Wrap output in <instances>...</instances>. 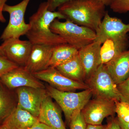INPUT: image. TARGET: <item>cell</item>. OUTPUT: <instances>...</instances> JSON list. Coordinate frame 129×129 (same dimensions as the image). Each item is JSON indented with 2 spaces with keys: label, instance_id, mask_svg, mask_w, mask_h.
<instances>
[{
  "label": "cell",
  "instance_id": "6da1fadb",
  "mask_svg": "<svg viewBox=\"0 0 129 129\" xmlns=\"http://www.w3.org/2000/svg\"><path fill=\"white\" fill-rule=\"evenodd\" d=\"M56 19H65L60 12L51 11L48 9L47 2L41 3L37 11L29 18L30 28L26 35L32 44H43L55 46L67 42L50 29L51 24Z\"/></svg>",
  "mask_w": 129,
  "mask_h": 129
},
{
  "label": "cell",
  "instance_id": "7a4b0ae2",
  "mask_svg": "<svg viewBox=\"0 0 129 129\" xmlns=\"http://www.w3.org/2000/svg\"><path fill=\"white\" fill-rule=\"evenodd\" d=\"M105 6L98 0H73L61 5L57 11L66 19L96 32L106 13Z\"/></svg>",
  "mask_w": 129,
  "mask_h": 129
},
{
  "label": "cell",
  "instance_id": "3957f363",
  "mask_svg": "<svg viewBox=\"0 0 129 129\" xmlns=\"http://www.w3.org/2000/svg\"><path fill=\"white\" fill-rule=\"evenodd\" d=\"M66 20L62 22L56 19L51 24L50 28L52 32L60 36L67 44L79 50L95 39L96 34L94 30L78 25L69 19Z\"/></svg>",
  "mask_w": 129,
  "mask_h": 129
},
{
  "label": "cell",
  "instance_id": "277c9868",
  "mask_svg": "<svg viewBox=\"0 0 129 129\" xmlns=\"http://www.w3.org/2000/svg\"><path fill=\"white\" fill-rule=\"evenodd\" d=\"M46 89L49 96L60 106L69 124L74 114L82 111L92 96L89 88L79 92L60 91L49 85L46 86Z\"/></svg>",
  "mask_w": 129,
  "mask_h": 129
},
{
  "label": "cell",
  "instance_id": "5b68a950",
  "mask_svg": "<svg viewBox=\"0 0 129 129\" xmlns=\"http://www.w3.org/2000/svg\"><path fill=\"white\" fill-rule=\"evenodd\" d=\"M85 83L91 90L94 98L121 101L117 86L104 64H100L95 72Z\"/></svg>",
  "mask_w": 129,
  "mask_h": 129
},
{
  "label": "cell",
  "instance_id": "8992f818",
  "mask_svg": "<svg viewBox=\"0 0 129 129\" xmlns=\"http://www.w3.org/2000/svg\"><path fill=\"white\" fill-rule=\"evenodd\" d=\"M30 0H22L14 6L5 4L3 12L8 13L9 15V23L0 37V40L4 41L11 38H19L26 35L30 28L29 23L24 21V15Z\"/></svg>",
  "mask_w": 129,
  "mask_h": 129
},
{
  "label": "cell",
  "instance_id": "52a82bcc",
  "mask_svg": "<svg viewBox=\"0 0 129 129\" xmlns=\"http://www.w3.org/2000/svg\"><path fill=\"white\" fill-rule=\"evenodd\" d=\"M33 74L38 79L45 81L51 87L60 91L74 92L76 90L89 89L85 83L78 82L67 78L54 67H49Z\"/></svg>",
  "mask_w": 129,
  "mask_h": 129
},
{
  "label": "cell",
  "instance_id": "ba28073f",
  "mask_svg": "<svg viewBox=\"0 0 129 129\" xmlns=\"http://www.w3.org/2000/svg\"><path fill=\"white\" fill-rule=\"evenodd\" d=\"M87 124L102 125L103 120L115 113V101L99 98L90 99L81 111Z\"/></svg>",
  "mask_w": 129,
  "mask_h": 129
},
{
  "label": "cell",
  "instance_id": "9c48e42d",
  "mask_svg": "<svg viewBox=\"0 0 129 129\" xmlns=\"http://www.w3.org/2000/svg\"><path fill=\"white\" fill-rule=\"evenodd\" d=\"M18 96L17 105L38 118L42 104L48 96L45 88L22 87L16 89Z\"/></svg>",
  "mask_w": 129,
  "mask_h": 129
},
{
  "label": "cell",
  "instance_id": "30bf717a",
  "mask_svg": "<svg viewBox=\"0 0 129 129\" xmlns=\"http://www.w3.org/2000/svg\"><path fill=\"white\" fill-rule=\"evenodd\" d=\"M0 81L9 90L22 87L46 88L42 82L23 67H19L7 72L0 77Z\"/></svg>",
  "mask_w": 129,
  "mask_h": 129
},
{
  "label": "cell",
  "instance_id": "8fae6325",
  "mask_svg": "<svg viewBox=\"0 0 129 129\" xmlns=\"http://www.w3.org/2000/svg\"><path fill=\"white\" fill-rule=\"evenodd\" d=\"M95 32L96 37L94 41L102 45L109 38L127 35L129 32V23H124L121 19L111 17L108 12H106Z\"/></svg>",
  "mask_w": 129,
  "mask_h": 129
},
{
  "label": "cell",
  "instance_id": "7c38bea8",
  "mask_svg": "<svg viewBox=\"0 0 129 129\" xmlns=\"http://www.w3.org/2000/svg\"><path fill=\"white\" fill-rule=\"evenodd\" d=\"M32 45L29 40L11 38L3 41L1 46L5 56L19 67H23L27 61Z\"/></svg>",
  "mask_w": 129,
  "mask_h": 129
},
{
  "label": "cell",
  "instance_id": "4fadbf2b",
  "mask_svg": "<svg viewBox=\"0 0 129 129\" xmlns=\"http://www.w3.org/2000/svg\"><path fill=\"white\" fill-rule=\"evenodd\" d=\"M55 46L43 45H33L28 58L23 67L32 74L46 69L49 67Z\"/></svg>",
  "mask_w": 129,
  "mask_h": 129
},
{
  "label": "cell",
  "instance_id": "5bb4252c",
  "mask_svg": "<svg viewBox=\"0 0 129 129\" xmlns=\"http://www.w3.org/2000/svg\"><path fill=\"white\" fill-rule=\"evenodd\" d=\"M101 45L94 41L79 50L78 56L84 72L85 81L101 64L100 51Z\"/></svg>",
  "mask_w": 129,
  "mask_h": 129
},
{
  "label": "cell",
  "instance_id": "9a60e30c",
  "mask_svg": "<svg viewBox=\"0 0 129 129\" xmlns=\"http://www.w3.org/2000/svg\"><path fill=\"white\" fill-rule=\"evenodd\" d=\"M38 119L39 122L54 128L67 129L61 111L50 96L47 97L42 103Z\"/></svg>",
  "mask_w": 129,
  "mask_h": 129
},
{
  "label": "cell",
  "instance_id": "2e32d148",
  "mask_svg": "<svg viewBox=\"0 0 129 129\" xmlns=\"http://www.w3.org/2000/svg\"><path fill=\"white\" fill-rule=\"evenodd\" d=\"M104 65L117 85L123 83L129 77V50L123 52Z\"/></svg>",
  "mask_w": 129,
  "mask_h": 129
},
{
  "label": "cell",
  "instance_id": "e0dca14e",
  "mask_svg": "<svg viewBox=\"0 0 129 129\" xmlns=\"http://www.w3.org/2000/svg\"><path fill=\"white\" fill-rule=\"evenodd\" d=\"M101 46L100 51L101 64H105L124 51L129 46L128 35L110 38Z\"/></svg>",
  "mask_w": 129,
  "mask_h": 129
},
{
  "label": "cell",
  "instance_id": "ac0fdd59",
  "mask_svg": "<svg viewBox=\"0 0 129 129\" xmlns=\"http://www.w3.org/2000/svg\"><path fill=\"white\" fill-rule=\"evenodd\" d=\"M39 122L38 118L17 105L2 124L9 129H28Z\"/></svg>",
  "mask_w": 129,
  "mask_h": 129
},
{
  "label": "cell",
  "instance_id": "d6986e66",
  "mask_svg": "<svg viewBox=\"0 0 129 129\" xmlns=\"http://www.w3.org/2000/svg\"><path fill=\"white\" fill-rule=\"evenodd\" d=\"M79 50L69 44H59L54 47L49 67H55L70 61L78 55Z\"/></svg>",
  "mask_w": 129,
  "mask_h": 129
},
{
  "label": "cell",
  "instance_id": "ffe728a7",
  "mask_svg": "<svg viewBox=\"0 0 129 129\" xmlns=\"http://www.w3.org/2000/svg\"><path fill=\"white\" fill-rule=\"evenodd\" d=\"M55 68L67 78L78 82L85 83L84 72L78 55L72 60Z\"/></svg>",
  "mask_w": 129,
  "mask_h": 129
},
{
  "label": "cell",
  "instance_id": "44dd1931",
  "mask_svg": "<svg viewBox=\"0 0 129 129\" xmlns=\"http://www.w3.org/2000/svg\"><path fill=\"white\" fill-rule=\"evenodd\" d=\"M17 104L8 88L0 81V125L16 108Z\"/></svg>",
  "mask_w": 129,
  "mask_h": 129
},
{
  "label": "cell",
  "instance_id": "7402d4cb",
  "mask_svg": "<svg viewBox=\"0 0 129 129\" xmlns=\"http://www.w3.org/2000/svg\"><path fill=\"white\" fill-rule=\"evenodd\" d=\"M115 113L117 117L129 123V103L123 101H115Z\"/></svg>",
  "mask_w": 129,
  "mask_h": 129
},
{
  "label": "cell",
  "instance_id": "603a6c76",
  "mask_svg": "<svg viewBox=\"0 0 129 129\" xmlns=\"http://www.w3.org/2000/svg\"><path fill=\"white\" fill-rule=\"evenodd\" d=\"M81 111L76 112L72 116L69 123L70 129H86L87 124Z\"/></svg>",
  "mask_w": 129,
  "mask_h": 129
},
{
  "label": "cell",
  "instance_id": "cb8c5ba5",
  "mask_svg": "<svg viewBox=\"0 0 129 129\" xmlns=\"http://www.w3.org/2000/svg\"><path fill=\"white\" fill-rule=\"evenodd\" d=\"M109 6L115 12L122 13L129 12V0H112Z\"/></svg>",
  "mask_w": 129,
  "mask_h": 129
},
{
  "label": "cell",
  "instance_id": "d4e9b609",
  "mask_svg": "<svg viewBox=\"0 0 129 129\" xmlns=\"http://www.w3.org/2000/svg\"><path fill=\"white\" fill-rule=\"evenodd\" d=\"M19 67L6 57L0 55V77L12 70Z\"/></svg>",
  "mask_w": 129,
  "mask_h": 129
},
{
  "label": "cell",
  "instance_id": "484cf974",
  "mask_svg": "<svg viewBox=\"0 0 129 129\" xmlns=\"http://www.w3.org/2000/svg\"><path fill=\"white\" fill-rule=\"evenodd\" d=\"M117 86L121 95V101L129 103V77Z\"/></svg>",
  "mask_w": 129,
  "mask_h": 129
},
{
  "label": "cell",
  "instance_id": "4316f807",
  "mask_svg": "<svg viewBox=\"0 0 129 129\" xmlns=\"http://www.w3.org/2000/svg\"><path fill=\"white\" fill-rule=\"evenodd\" d=\"M73 0H47L48 10L54 11L61 5Z\"/></svg>",
  "mask_w": 129,
  "mask_h": 129
},
{
  "label": "cell",
  "instance_id": "83f0119b",
  "mask_svg": "<svg viewBox=\"0 0 129 129\" xmlns=\"http://www.w3.org/2000/svg\"><path fill=\"white\" fill-rule=\"evenodd\" d=\"M106 129H122L118 118L112 116V117L108 120Z\"/></svg>",
  "mask_w": 129,
  "mask_h": 129
},
{
  "label": "cell",
  "instance_id": "f1b7e54d",
  "mask_svg": "<svg viewBox=\"0 0 129 129\" xmlns=\"http://www.w3.org/2000/svg\"><path fill=\"white\" fill-rule=\"evenodd\" d=\"M29 129H56L53 127H50L39 122H37L36 124L34 125L31 128Z\"/></svg>",
  "mask_w": 129,
  "mask_h": 129
},
{
  "label": "cell",
  "instance_id": "f546056e",
  "mask_svg": "<svg viewBox=\"0 0 129 129\" xmlns=\"http://www.w3.org/2000/svg\"><path fill=\"white\" fill-rule=\"evenodd\" d=\"M7 1L8 0H0V22L3 23L6 21V18L3 14V7Z\"/></svg>",
  "mask_w": 129,
  "mask_h": 129
},
{
  "label": "cell",
  "instance_id": "4dcf8cb0",
  "mask_svg": "<svg viewBox=\"0 0 129 129\" xmlns=\"http://www.w3.org/2000/svg\"><path fill=\"white\" fill-rule=\"evenodd\" d=\"M107 125H94L87 124L86 129H106Z\"/></svg>",
  "mask_w": 129,
  "mask_h": 129
},
{
  "label": "cell",
  "instance_id": "1f68e13d",
  "mask_svg": "<svg viewBox=\"0 0 129 129\" xmlns=\"http://www.w3.org/2000/svg\"><path fill=\"white\" fill-rule=\"evenodd\" d=\"M118 118L120 127L122 129H129V123H126L120 119Z\"/></svg>",
  "mask_w": 129,
  "mask_h": 129
},
{
  "label": "cell",
  "instance_id": "d6a6232c",
  "mask_svg": "<svg viewBox=\"0 0 129 129\" xmlns=\"http://www.w3.org/2000/svg\"><path fill=\"white\" fill-rule=\"evenodd\" d=\"M98 1L101 2L106 6L109 5L112 0H98Z\"/></svg>",
  "mask_w": 129,
  "mask_h": 129
},
{
  "label": "cell",
  "instance_id": "836d02e7",
  "mask_svg": "<svg viewBox=\"0 0 129 129\" xmlns=\"http://www.w3.org/2000/svg\"><path fill=\"white\" fill-rule=\"evenodd\" d=\"M0 55L5 56V52H4V51H3V49L2 46H1V45L0 46Z\"/></svg>",
  "mask_w": 129,
  "mask_h": 129
},
{
  "label": "cell",
  "instance_id": "e575fe53",
  "mask_svg": "<svg viewBox=\"0 0 129 129\" xmlns=\"http://www.w3.org/2000/svg\"><path fill=\"white\" fill-rule=\"evenodd\" d=\"M0 129H9L7 127H6L4 125L2 124L0 125Z\"/></svg>",
  "mask_w": 129,
  "mask_h": 129
},
{
  "label": "cell",
  "instance_id": "d590c367",
  "mask_svg": "<svg viewBox=\"0 0 129 129\" xmlns=\"http://www.w3.org/2000/svg\"><path fill=\"white\" fill-rule=\"evenodd\" d=\"M28 129H29V128H28Z\"/></svg>",
  "mask_w": 129,
  "mask_h": 129
}]
</instances>
